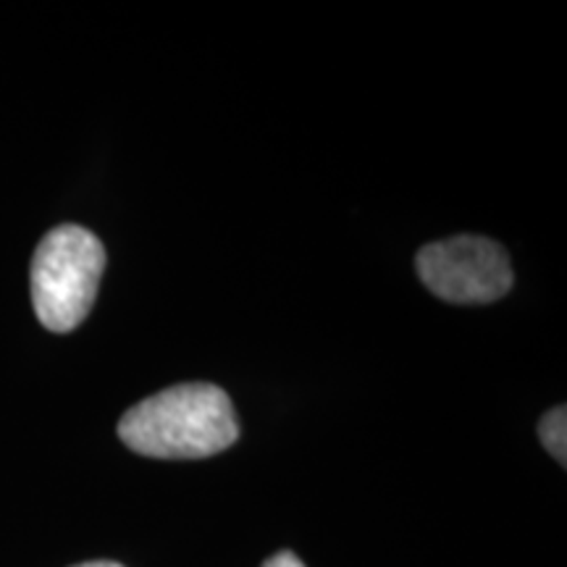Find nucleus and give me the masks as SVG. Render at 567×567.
Segmentation results:
<instances>
[{
    "label": "nucleus",
    "instance_id": "1",
    "mask_svg": "<svg viewBox=\"0 0 567 567\" xmlns=\"http://www.w3.org/2000/svg\"><path fill=\"white\" fill-rule=\"evenodd\" d=\"M118 436L142 457L203 460L239 439L229 394L213 384H176L126 410Z\"/></svg>",
    "mask_w": 567,
    "mask_h": 567
},
{
    "label": "nucleus",
    "instance_id": "2",
    "mask_svg": "<svg viewBox=\"0 0 567 567\" xmlns=\"http://www.w3.org/2000/svg\"><path fill=\"white\" fill-rule=\"evenodd\" d=\"M105 268V247L90 229L55 226L42 237L30 268L34 313L48 331L69 334L90 316Z\"/></svg>",
    "mask_w": 567,
    "mask_h": 567
},
{
    "label": "nucleus",
    "instance_id": "3",
    "mask_svg": "<svg viewBox=\"0 0 567 567\" xmlns=\"http://www.w3.org/2000/svg\"><path fill=\"white\" fill-rule=\"evenodd\" d=\"M415 268L425 289L452 305H486L513 289V266L505 247L473 234L425 245Z\"/></svg>",
    "mask_w": 567,
    "mask_h": 567
},
{
    "label": "nucleus",
    "instance_id": "4",
    "mask_svg": "<svg viewBox=\"0 0 567 567\" xmlns=\"http://www.w3.org/2000/svg\"><path fill=\"white\" fill-rule=\"evenodd\" d=\"M538 436L542 444L547 446V452L557 460L559 465L567 463V413L565 405L549 410L547 415L538 423Z\"/></svg>",
    "mask_w": 567,
    "mask_h": 567
},
{
    "label": "nucleus",
    "instance_id": "5",
    "mask_svg": "<svg viewBox=\"0 0 567 567\" xmlns=\"http://www.w3.org/2000/svg\"><path fill=\"white\" fill-rule=\"evenodd\" d=\"M264 567H305L302 559H297L292 551H279L271 559H266Z\"/></svg>",
    "mask_w": 567,
    "mask_h": 567
},
{
    "label": "nucleus",
    "instance_id": "6",
    "mask_svg": "<svg viewBox=\"0 0 567 567\" xmlns=\"http://www.w3.org/2000/svg\"><path fill=\"white\" fill-rule=\"evenodd\" d=\"M74 567H124V565L111 563V559H95V563H82V565H74Z\"/></svg>",
    "mask_w": 567,
    "mask_h": 567
}]
</instances>
